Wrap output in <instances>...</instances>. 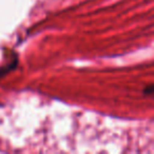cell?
Here are the masks:
<instances>
[{
    "instance_id": "cell-1",
    "label": "cell",
    "mask_w": 154,
    "mask_h": 154,
    "mask_svg": "<svg viewBox=\"0 0 154 154\" xmlns=\"http://www.w3.org/2000/svg\"><path fill=\"white\" fill-rule=\"evenodd\" d=\"M17 66H18V57H17V55H14V59L12 60L8 66L0 68V79H1L5 75H7L9 72H11L12 70L17 68Z\"/></svg>"
},
{
    "instance_id": "cell-2",
    "label": "cell",
    "mask_w": 154,
    "mask_h": 154,
    "mask_svg": "<svg viewBox=\"0 0 154 154\" xmlns=\"http://www.w3.org/2000/svg\"><path fill=\"white\" fill-rule=\"evenodd\" d=\"M152 93H153V86H152V85L143 90V94H146V95H150V94H152Z\"/></svg>"
}]
</instances>
